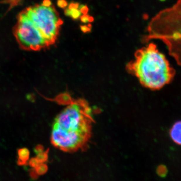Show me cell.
Segmentation results:
<instances>
[{
    "mask_svg": "<svg viewBox=\"0 0 181 181\" xmlns=\"http://www.w3.org/2000/svg\"><path fill=\"white\" fill-rule=\"evenodd\" d=\"M57 102L66 106L53 123L52 144L66 153L85 151L95 122L92 108L85 99L71 98L68 93L59 95Z\"/></svg>",
    "mask_w": 181,
    "mask_h": 181,
    "instance_id": "1",
    "label": "cell"
},
{
    "mask_svg": "<svg viewBox=\"0 0 181 181\" xmlns=\"http://www.w3.org/2000/svg\"><path fill=\"white\" fill-rule=\"evenodd\" d=\"M125 68L142 86L152 90H158L170 83L176 74L166 57L152 42L137 50L134 59Z\"/></svg>",
    "mask_w": 181,
    "mask_h": 181,
    "instance_id": "2",
    "label": "cell"
},
{
    "mask_svg": "<svg viewBox=\"0 0 181 181\" xmlns=\"http://www.w3.org/2000/svg\"><path fill=\"white\" fill-rule=\"evenodd\" d=\"M145 42L158 39L167 46L170 55L181 66V0L163 9L151 20Z\"/></svg>",
    "mask_w": 181,
    "mask_h": 181,
    "instance_id": "3",
    "label": "cell"
},
{
    "mask_svg": "<svg viewBox=\"0 0 181 181\" xmlns=\"http://www.w3.org/2000/svg\"><path fill=\"white\" fill-rule=\"evenodd\" d=\"M24 11L49 45L54 44L63 24L54 6L45 7L37 4L27 8Z\"/></svg>",
    "mask_w": 181,
    "mask_h": 181,
    "instance_id": "4",
    "label": "cell"
},
{
    "mask_svg": "<svg viewBox=\"0 0 181 181\" xmlns=\"http://www.w3.org/2000/svg\"><path fill=\"white\" fill-rule=\"evenodd\" d=\"M17 19V23L13 28V33L22 48L39 50L49 46L24 10L20 13Z\"/></svg>",
    "mask_w": 181,
    "mask_h": 181,
    "instance_id": "5",
    "label": "cell"
},
{
    "mask_svg": "<svg viewBox=\"0 0 181 181\" xmlns=\"http://www.w3.org/2000/svg\"><path fill=\"white\" fill-rule=\"evenodd\" d=\"M170 135L174 142L181 146V121H177L173 125L170 131Z\"/></svg>",
    "mask_w": 181,
    "mask_h": 181,
    "instance_id": "6",
    "label": "cell"
},
{
    "mask_svg": "<svg viewBox=\"0 0 181 181\" xmlns=\"http://www.w3.org/2000/svg\"><path fill=\"white\" fill-rule=\"evenodd\" d=\"M78 4L76 3H71L66 9L64 11L65 15L69 16L73 19H76L79 18L82 14V10L79 9Z\"/></svg>",
    "mask_w": 181,
    "mask_h": 181,
    "instance_id": "7",
    "label": "cell"
},
{
    "mask_svg": "<svg viewBox=\"0 0 181 181\" xmlns=\"http://www.w3.org/2000/svg\"><path fill=\"white\" fill-rule=\"evenodd\" d=\"M30 152L27 148H21L18 150L17 164L19 165H26L28 161Z\"/></svg>",
    "mask_w": 181,
    "mask_h": 181,
    "instance_id": "8",
    "label": "cell"
},
{
    "mask_svg": "<svg viewBox=\"0 0 181 181\" xmlns=\"http://www.w3.org/2000/svg\"><path fill=\"white\" fill-rule=\"evenodd\" d=\"M34 169L36 174L39 176L45 174L48 170V167L45 163H40Z\"/></svg>",
    "mask_w": 181,
    "mask_h": 181,
    "instance_id": "9",
    "label": "cell"
},
{
    "mask_svg": "<svg viewBox=\"0 0 181 181\" xmlns=\"http://www.w3.org/2000/svg\"><path fill=\"white\" fill-rule=\"evenodd\" d=\"M48 151L49 149H47V151H43L42 152L37 154L36 158H37L39 163H45V162H46L48 158Z\"/></svg>",
    "mask_w": 181,
    "mask_h": 181,
    "instance_id": "10",
    "label": "cell"
},
{
    "mask_svg": "<svg viewBox=\"0 0 181 181\" xmlns=\"http://www.w3.org/2000/svg\"><path fill=\"white\" fill-rule=\"evenodd\" d=\"M23 0H5L3 2L4 3H8L10 4V9H12L14 6L19 5L21 3V2Z\"/></svg>",
    "mask_w": 181,
    "mask_h": 181,
    "instance_id": "11",
    "label": "cell"
},
{
    "mask_svg": "<svg viewBox=\"0 0 181 181\" xmlns=\"http://www.w3.org/2000/svg\"><path fill=\"white\" fill-rule=\"evenodd\" d=\"M39 163L37 158H31L29 161V165L32 168H35Z\"/></svg>",
    "mask_w": 181,
    "mask_h": 181,
    "instance_id": "12",
    "label": "cell"
},
{
    "mask_svg": "<svg viewBox=\"0 0 181 181\" xmlns=\"http://www.w3.org/2000/svg\"><path fill=\"white\" fill-rule=\"evenodd\" d=\"M57 4L59 7L65 8L68 6V3L66 0H58Z\"/></svg>",
    "mask_w": 181,
    "mask_h": 181,
    "instance_id": "13",
    "label": "cell"
},
{
    "mask_svg": "<svg viewBox=\"0 0 181 181\" xmlns=\"http://www.w3.org/2000/svg\"><path fill=\"white\" fill-rule=\"evenodd\" d=\"M34 152L38 154L39 153H41L44 151V147L42 145H38V146H36L35 148H34Z\"/></svg>",
    "mask_w": 181,
    "mask_h": 181,
    "instance_id": "14",
    "label": "cell"
},
{
    "mask_svg": "<svg viewBox=\"0 0 181 181\" xmlns=\"http://www.w3.org/2000/svg\"><path fill=\"white\" fill-rule=\"evenodd\" d=\"M42 5L44 6L45 7H49L52 5L50 0H43V1Z\"/></svg>",
    "mask_w": 181,
    "mask_h": 181,
    "instance_id": "15",
    "label": "cell"
}]
</instances>
